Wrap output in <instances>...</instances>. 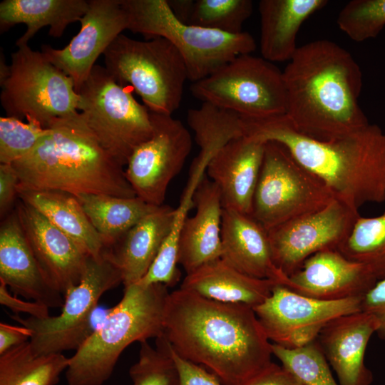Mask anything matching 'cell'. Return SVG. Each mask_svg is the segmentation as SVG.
<instances>
[{
  "label": "cell",
  "mask_w": 385,
  "mask_h": 385,
  "mask_svg": "<svg viewBox=\"0 0 385 385\" xmlns=\"http://www.w3.org/2000/svg\"><path fill=\"white\" fill-rule=\"evenodd\" d=\"M31 335V331L22 325L14 326L1 322L0 355L14 346L29 342Z\"/></svg>",
  "instance_id": "7bdbcfd3"
},
{
  "label": "cell",
  "mask_w": 385,
  "mask_h": 385,
  "mask_svg": "<svg viewBox=\"0 0 385 385\" xmlns=\"http://www.w3.org/2000/svg\"><path fill=\"white\" fill-rule=\"evenodd\" d=\"M192 200L196 212L184 220L178 239V264L186 274L222 256L221 195L206 173L198 184Z\"/></svg>",
  "instance_id": "603a6c76"
},
{
  "label": "cell",
  "mask_w": 385,
  "mask_h": 385,
  "mask_svg": "<svg viewBox=\"0 0 385 385\" xmlns=\"http://www.w3.org/2000/svg\"><path fill=\"white\" fill-rule=\"evenodd\" d=\"M151 137L130 156L125 173L137 197L163 205L170 181L181 171L192 149L189 130L171 115L150 111Z\"/></svg>",
  "instance_id": "5bb4252c"
},
{
  "label": "cell",
  "mask_w": 385,
  "mask_h": 385,
  "mask_svg": "<svg viewBox=\"0 0 385 385\" xmlns=\"http://www.w3.org/2000/svg\"><path fill=\"white\" fill-rule=\"evenodd\" d=\"M241 120L244 136L282 144L337 197L354 208L385 201V131L379 125L369 123L344 137L319 141L297 133L285 115H241Z\"/></svg>",
  "instance_id": "3957f363"
},
{
  "label": "cell",
  "mask_w": 385,
  "mask_h": 385,
  "mask_svg": "<svg viewBox=\"0 0 385 385\" xmlns=\"http://www.w3.org/2000/svg\"><path fill=\"white\" fill-rule=\"evenodd\" d=\"M163 336L183 359L222 385H243L272 363V342L253 307L179 288L168 295Z\"/></svg>",
  "instance_id": "6da1fadb"
},
{
  "label": "cell",
  "mask_w": 385,
  "mask_h": 385,
  "mask_svg": "<svg viewBox=\"0 0 385 385\" xmlns=\"http://www.w3.org/2000/svg\"><path fill=\"white\" fill-rule=\"evenodd\" d=\"M336 197L282 144L265 143L251 215L267 230L318 210Z\"/></svg>",
  "instance_id": "30bf717a"
},
{
  "label": "cell",
  "mask_w": 385,
  "mask_h": 385,
  "mask_svg": "<svg viewBox=\"0 0 385 385\" xmlns=\"http://www.w3.org/2000/svg\"><path fill=\"white\" fill-rule=\"evenodd\" d=\"M282 74L285 115L297 133L329 141L369 124L359 103L360 66L335 42L319 39L299 46Z\"/></svg>",
  "instance_id": "7a4b0ae2"
},
{
  "label": "cell",
  "mask_w": 385,
  "mask_h": 385,
  "mask_svg": "<svg viewBox=\"0 0 385 385\" xmlns=\"http://www.w3.org/2000/svg\"><path fill=\"white\" fill-rule=\"evenodd\" d=\"M11 73V66H8L5 61L4 53H2V48H1L0 54V86H1L5 81L9 78Z\"/></svg>",
  "instance_id": "f6af8a7d"
},
{
  "label": "cell",
  "mask_w": 385,
  "mask_h": 385,
  "mask_svg": "<svg viewBox=\"0 0 385 385\" xmlns=\"http://www.w3.org/2000/svg\"><path fill=\"white\" fill-rule=\"evenodd\" d=\"M193 1V0H167L174 16L186 24L188 23Z\"/></svg>",
  "instance_id": "ee69618b"
},
{
  "label": "cell",
  "mask_w": 385,
  "mask_h": 385,
  "mask_svg": "<svg viewBox=\"0 0 385 385\" xmlns=\"http://www.w3.org/2000/svg\"><path fill=\"white\" fill-rule=\"evenodd\" d=\"M15 210L42 271L64 297L80 282L89 256L32 206L20 200Z\"/></svg>",
  "instance_id": "e0dca14e"
},
{
  "label": "cell",
  "mask_w": 385,
  "mask_h": 385,
  "mask_svg": "<svg viewBox=\"0 0 385 385\" xmlns=\"http://www.w3.org/2000/svg\"><path fill=\"white\" fill-rule=\"evenodd\" d=\"M361 311L372 314L377 320L378 337L385 340V279L376 282L361 297Z\"/></svg>",
  "instance_id": "74e56055"
},
{
  "label": "cell",
  "mask_w": 385,
  "mask_h": 385,
  "mask_svg": "<svg viewBox=\"0 0 385 385\" xmlns=\"http://www.w3.org/2000/svg\"><path fill=\"white\" fill-rule=\"evenodd\" d=\"M337 250L366 265L378 281L385 279V211L374 217L359 216Z\"/></svg>",
  "instance_id": "4dcf8cb0"
},
{
  "label": "cell",
  "mask_w": 385,
  "mask_h": 385,
  "mask_svg": "<svg viewBox=\"0 0 385 385\" xmlns=\"http://www.w3.org/2000/svg\"><path fill=\"white\" fill-rule=\"evenodd\" d=\"M34 122L14 117L0 118V163L13 164L27 155L47 133Z\"/></svg>",
  "instance_id": "8d00e7d4"
},
{
  "label": "cell",
  "mask_w": 385,
  "mask_h": 385,
  "mask_svg": "<svg viewBox=\"0 0 385 385\" xmlns=\"http://www.w3.org/2000/svg\"><path fill=\"white\" fill-rule=\"evenodd\" d=\"M78 110L101 145L123 166L152 135L150 111L96 64L79 92Z\"/></svg>",
  "instance_id": "9c48e42d"
},
{
  "label": "cell",
  "mask_w": 385,
  "mask_h": 385,
  "mask_svg": "<svg viewBox=\"0 0 385 385\" xmlns=\"http://www.w3.org/2000/svg\"><path fill=\"white\" fill-rule=\"evenodd\" d=\"M252 8L251 0H195L188 24L239 34Z\"/></svg>",
  "instance_id": "e575fe53"
},
{
  "label": "cell",
  "mask_w": 385,
  "mask_h": 385,
  "mask_svg": "<svg viewBox=\"0 0 385 385\" xmlns=\"http://www.w3.org/2000/svg\"><path fill=\"white\" fill-rule=\"evenodd\" d=\"M0 282L15 295L62 307L63 295L51 284L42 271L21 225L14 208L0 227Z\"/></svg>",
  "instance_id": "d6986e66"
},
{
  "label": "cell",
  "mask_w": 385,
  "mask_h": 385,
  "mask_svg": "<svg viewBox=\"0 0 385 385\" xmlns=\"http://www.w3.org/2000/svg\"><path fill=\"white\" fill-rule=\"evenodd\" d=\"M80 23L79 32L64 48L56 49L48 44L41 48L43 56L72 78L77 93L98 56L128 28L120 0H88Z\"/></svg>",
  "instance_id": "2e32d148"
},
{
  "label": "cell",
  "mask_w": 385,
  "mask_h": 385,
  "mask_svg": "<svg viewBox=\"0 0 385 385\" xmlns=\"http://www.w3.org/2000/svg\"><path fill=\"white\" fill-rule=\"evenodd\" d=\"M187 120L200 150L216 153L230 140L244 136L241 115L208 103L190 109Z\"/></svg>",
  "instance_id": "1f68e13d"
},
{
  "label": "cell",
  "mask_w": 385,
  "mask_h": 385,
  "mask_svg": "<svg viewBox=\"0 0 385 385\" xmlns=\"http://www.w3.org/2000/svg\"><path fill=\"white\" fill-rule=\"evenodd\" d=\"M11 53V73L1 86L6 116L47 128L53 120L75 113L79 95L71 78L28 44Z\"/></svg>",
  "instance_id": "8fae6325"
},
{
  "label": "cell",
  "mask_w": 385,
  "mask_h": 385,
  "mask_svg": "<svg viewBox=\"0 0 385 385\" xmlns=\"http://www.w3.org/2000/svg\"><path fill=\"white\" fill-rule=\"evenodd\" d=\"M76 197L106 248L114 245L129 229L160 207L150 205L137 196L122 197L105 194H82Z\"/></svg>",
  "instance_id": "f1b7e54d"
},
{
  "label": "cell",
  "mask_w": 385,
  "mask_h": 385,
  "mask_svg": "<svg viewBox=\"0 0 385 385\" xmlns=\"http://www.w3.org/2000/svg\"><path fill=\"white\" fill-rule=\"evenodd\" d=\"M371 314L359 311L338 317L320 332L316 341L340 385H371V371L364 356L369 341L378 329Z\"/></svg>",
  "instance_id": "ffe728a7"
},
{
  "label": "cell",
  "mask_w": 385,
  "mask_h": 385,
  "mask_svg": "<svg viewBox=\"0 0 385 385\" xmlns=\"http://www.w3.org/2000/svg\"><path fill=\"white\" fill-rule=\"evenodd\" d=\"M105 68L120 85L128 83L150 111L172 115L188 78L184 60L167 39L138 41L118 35L103 53Z\"/></svg>",
  "instance_id": "52a82bcc"
},
{
  "label": "cell",
  "mask_w": 385,
  "mask_h": 385,
  "mask_svg": "<svg viewBox=\"0 0 385 385\" xmlns=\"http://www.w3.org/2000/svg\"><path fill=\"white\" fill-rule=\"evenodd\" d=\"M328 4L327 0H261L260 45L262 58L270 62L289 61L297 50L302 25Z\"/></svg>",
  "instance_id": "d4e9b609"
},
{
  "label": "cell",
  "mask_w": 385,
  "mask_h": 385,
  "mask_svg": "<svg viewBox=\"0 0 385 385\" xmlns=\"http://www.w3.org/2000/svg\"><path fill=\"white\" fill-rule=\"evenodd\" d=\"M276 284L270 279L245 274L219 258L186 274L180 288L207 299L254 308L270 295Z\"/></svg>",
  "instance_id": "484cf974"
},
{
  "label": "cell",
  "mask_w": 385,
  "mask_h": 385,
  "mask_svg": "<svg viewBox=\"0 0 385 385\" xmlns=\"http://www.w3.org/2000/svg\"><path fill=\"white\" fill-rule=\"evenodd\" d=\"M18 197L40 212L92 257H101L105 243L78 199L57 190H19Z\"/></svg>",
  "instance_id": "83f0119b"
},
{
  "label": "cell",
  "mask_w": 385,
  "mask_h": 385,
  "mask_svg": "<svg viewBox=\"0 0 385 385\" xmlns=\"http://www.w3.org/2000/svg\"><path fill=\"white\" fill-rule=\"evenodd\" d=\"M170 352L179 372L180 385H222L204 367L183 359L173 350Z\"/></svg>",
  "instance_id": "f35d334b"
},
{
  "label": "cell",
  "mask_w": 385,
  "mask_h": 385,
  "mask_svg": "<svg viewBox=\"0 0 385 385\" xmlns=\"http://www.w3.org/2000/svg\"><path fill=\"white\" fill-rule=\"evenodd\" d=\"M243 385H302L286 368L272 362Z\"/></svg>",
  "instance_id": "b9f144b4"
},
{
  "label": "cell",
  "mask_w": 385,
  "mask_h": 385,
  "mask_svg": "<svg viewBox=\"0 0 385 385\" xmlns=\"http://www.w3.org/2000/svg\"><path fill=\"white\" fill-rule=\"evenodd\" d=\"M63 354H36L29 341L0 355V385H56L67 369Z\"/></svg>",
  "instance_id": "f546056e"
},
{
  "label": "cell",
  "mask_w": 385,
  "mask_h": 385,
  "mask_svg": "<svg viewBox=\"0 0 385 385\" xmlns=\"http://www.w3.org/2000/svg\"><path fill=\"white\" fill-rule=\"evenodd\" d=\"M120 1L127 16V29L147 39L163 37L169 41L180 53L192 83L256 48L253 36L247 31L233 34L181 22L167 0Z\"/></svg>",
  "instance_id": "8992f818"
},
{
  "label": "cell",
  "mask_w": 385,
  "mask_h": 385,
  "mask_svg": "<svg viewBox=\"0 0 385 385\" xmlns=\"http://www.w3.org/2000/svg\"><path fill=\"white\" fill-rule=\"evenodd\" d=\"M168 287L138 282L124 287L122 299L69 358L68 385H102L111 376L125 349L164 332Z\"/></svg>",
  "instance_id": "5b68a950"
},
{
  "label": "cell",
  "mask_w": 385,
  "mask_h": 385,
  "mask_svg": "<svg viewBox=\"0 0 385 385\" xmlns=\"http://www.w3.org/2000/svg\"><path fill=\"white\" fill-rule=\"evenodd\" d=\"M19 179L11 164L0 163V215L3 219L11 210L18 197Z\"/></svg>",
  "instance_id": "ab89813d"
},
{
  "label": "cell",
  "mask_w": 385,
  "mask_h": 385,
  "mask_svg": "<svg viewBox=\"0 0 385 385\" xmlns=\"http://www.w3.org/2000/svg\"><path fill=\"white\" fill-rule=\"evenodd\" d=\"M120 283L121 272L105 250L98 258L88 257L80 282L64 295L60 314L45 318L11 317L31 331L29 343L36 354L76 350L98 327L93 324L99 299Z\"/></svg>",
  "instance_id": "ba28073f"
},
{
  "label": "cell",
  "mask_w": 385,
  "mask_h": 385,
  "mask_svg": "<svg viewBox=\"0 0 385 385\" xmlns=\"http://www.w3.org/2000/svg\"><path fill=\"white\" fill-rule=\"evenodd\" d=\"M175 215V209L163 205L106 248L121 272L124 287L146 274L172 230Z\"/></svg>",
  "instance_id": "cb8c5ba5"
},
{
  "label": "cell",
  "mask_w": 385,
  "mask_h": 385,
  "mask_svg": "<svg viewBox=\"0 0 385 385\" xmlns=\"http://www.w3.org/2000/svg\"><path fill=\"white\" fill-rule=\"evenodd\" d=\"M265 143L235 138L210 159L206 175L218 188L224 209L251 215Z\"/></svg>",
  "instance_id": "44dd1931"
},
{
  "label": "cell",
  "mask_w": 385,
  "mask_h": 385,
  "mask_svg": "<svg viewBox=\"0 0 385 385\" xmlns=\"http://www.w3.org/2000/svg\"><path fill=\"white\" fill-rule=\"evenodd\" d=\"M337 23L354 41L375 38L385 26V0H352L341 9Z\"/></svg>",
  "instance_id": "d590c367"
},
{
  "label": "cell",
  "mask_w": 385,
  "mask_h": 385,
  "mask_svg": "<svg viewBox=\"0 0 385 385\" xmlns=\"http://www.w3.org/2000/svg\"><path fill=\"white\" fill-rule=\"evenodd\" d=\"M379 282L364 264L351 260L337 250L319 252L289 277L287 288L322 300L362 297Z\"/></svg>",
  "instance_id": "ac0fdd59"
},
{
  "label": "cell",
  "mask_w": 385,
  "mask_h": 385,
  "mask_svg": "<svg viewBox=\"0 0 385 385\" xmlns=\"http://www.w3.org/2000/svg\"><path fill=\"white\" fill-rule=\"evenodd\" d=\"M192 94L249 118L286 115L287 92L282 71L263 58L237 56L209 76L193 82Z\"/></svg>",
  "instance_id": "7c38bea8"
},
{
  "label": "cell",
  "mask_w": 385,
  "mask_h": 385,
  "mask_svg": "<svg viewBox=\"0 0 385 385\" xmlns=\"http://www.w3.org/2000/svg\"><path fill=\"white\" fill-rule=\"evenodd\" d=\"M9 288L0 282V303L6 307L14 314H28L29 317L35 318H45L49 314V307L44 304L34 301H24L12 295Z\"/></svg>",
  "instance_id": "60d3db41"
},
{
  "label": "cell",
  "mask_w": 385,
  "mask_h": 385,
  "mask_svg": "<svg viewBox=\"0 0 385 385\" xmlns=\"http://www.w3.org/2000/svg\"><path fill=\"white\" fill-rule=\"evenodd\" d=\"M359 216L358 210L336 197L318 210L267 230L275 266L289 277L312 255L337 250Z\"/></svg>",
  "instance_id": "9a60e30c"
},
{
  "label": "cell",
  "mask_w": 385,
  "mask_h": 385,
  "mask_svg": "<svg viewBox=\"0 0 385 385\" xmlns=\"http://www.w3.org/2000/svg\"><path fill=\"white\" fill-rule=\"evenodd\" d=\"M272 351L302 385H340L316 340L297 349L272 343Z\"/></svg>",
  "instance_id": "d6a6232c"
},
{
  "label": "cell",
  "mask_w": 385,
  "mask_h": 385,
  "mask_svg": "<svg viewBox=\"0 0 385 385\" xmlns=\"http://www.w3.org/2000/svg\"><path fill=\"white\" fill-rule=\"evenodd\" d=\"M88 8L86 0H4L0 3V31L25 24L26 30L16 41L17 46L28 44L45 26L50 27L51 36L60 38L70 24L81 21Z\"/></svg>",
  "instance_id": "4316f807"
},
{
  "label": "cell",
  "mask_w": 385,
  "mask_h": 385,
  "mask_svg": "<svg viewBox=\"0 0 385 385\" xmlns=\"http://www.w3.org/2000/svg\"><path fill=\"white\" fill-rule=\"evenodd\" d=\"M138 361L129 369L133 385H180L176 364L163 334L156 338V347L140 342Z\"/></svg>",
  "instance_id": "836d02e7"
},
{
  "label": "cell",
  "mask_w": 385,
  "mask_h": 385,
  "mask_svg": "<svg viewBox=\"0 0 385 385\" xmlns=\"http://www.w3.org/2000/svg\"><path fill=\"white\" fill-rule=\"evenodd\" d=\"M47 129L31 152L11 164L18 191L136 196L123 165L101 145L81 113L56 118Z\"/></svg>",
  "instance_id": "277c9868"
},
{
  "label": "cell",
  "mask_w": 385,
  "mask_h": 385,
  "mask_svg": "<svg viewBox=\"0 0 385 385\" xmlns=\"http://www.w3.org/2000/svg\"><path fill=\"white\" fill-rule=\"evenodd\" d=\"M221 241V258L233 268L287 286L289 277L273 262L268 232L251 215L223 208Z\"/></svg>",
  "instance_id": "7402d4cb"
},
{
  "label": "cell",
  "mask_w": 385,
  "mask_h": 385,
  "mask_svg": "<svg viewBox=\"0 0 385 385\" xmlns=\"http://www.w3.org/2000/svg\"><path fill=\"white\" fill-rule=\"evenodd\" d=\"M361 297L322 300L298 294L281 284L254 311L270 341L297 349L315 341L332 319L361 311Z\"/></svg>",
  "instance_id": "4fadbf2b"
}]
</instances>
